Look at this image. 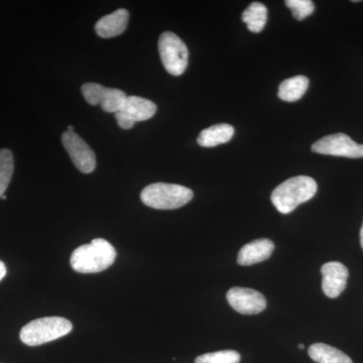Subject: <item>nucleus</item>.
Returning <instances> with one entry per match:
<instances>
[{"label":"nucleus","mask_w":363,"mask_h":363,"mask_svg":"<svg viewBox=\"0 0 363 363\" xmlns=\"http://www.w3.org/2000/svg\"><path fill=\"white\" fill-rule=\"evenodd\" d=\"M116 259V248L104 238L81 245L71 255V267L81 274H96L111 267Z\"/></svg>","instance_id":"nucleus-1"},{"label":"nucleus","mask_w":363,"mask_h":363,"mask_svg":"<svg viewBox=\"0 0 363 363\" xmlns=\"http://www.w3.org/2000/svg\"><path fill=\"white\" fill-rule=\"evenodd\" d=\"M317 183L308 176H297L289 179L272 193V202L281 214L293 212L303 203L311 200L317 193Z\"/></svg>","instance_id":"nucleus-2"},{"label":"nucleus","mask_w":363,"mask_h":363,"mask_svg":"<svg viewBox=\"0 0 363 363\" xmlns=\"http://www.w3.org/2000/svg\"><path fill=\"white\" fill-rule=\"evenodd\" d=\"M193 191L177 184L155 183L142 191L143 204L160 210H173L183 207L193 199Z\"/></svg>","instance_id":"nucleus-3"},{"label":"nucleus","mask_w":363,"mask_h":363,"mask_svg":"<svg viewBox=\"0 0 363 363\" xmlns=\"http://www.w3.org/2000/svg\"><path fill=\"white\" fill-rule=\"evenodd\" d=\"M72 329L73 325L65 318H40L23 326L20 337L26 345L39 346L66 336Z\"/></svg>","instance_id":"nucleus-4"},{"label":"nucleus","mask_w":363,"mask_h":363,"mask_svg":"<svg viewBox=\"0 0 363 363\" xmlns=\"http://www.w3.org/2000/svg\"><path fill=\"white\" fill-rule=\"evenodd\" d=\"M159 51L162 65L171 75L180 76L186 71L188 66V49L185 43L175 33H162L159 40Z\"/></svg>","instance_id":"nucleus-5"},{"label":"nucleus","mask_w":363,"mask_h":363,"mask_svg":"<svg viewBox=\"0 0 363 363\" xmlns=\"http://www.w3.org/2000/svg\"><path fill=\"white\" fill-rule=\"evenodd\" d=\"M312 150L317 154L327 156L350 157L359 159L363 157V145L351 140L345 133H335L325 136L312 145Z\"/></svg>","instance_id":"nucleus-6"},{"label":"nucleus","mask_w":363,"mask_h":363,"mask_svg":"<svg viewBox=\"0 0 363 363\" xmlns=\"http://www.w3.org/2000/svg\"><path fill=\"white\" fill-rule=\"evenodd\" d=\"M157 105L149 99L128 96L121 111L116 112L117 123L123 130H130L135 123L152 118L156 114Z\"/></svg>","instance_id":"nucleus-7"},{"label":"nucleus","mask_w":363,"mask_h":363,"mask_svg":"<svg viewBox=\"0 0 363 363\" xmlns=\"http://www.w3.org/2000/svg\"><path fill=\"white\" fill-rule=\"evenodd\" d=\"M62 143L79 171L84 174L94 171L96 157L82 138L74 131H66L62 135Z\"/></svg>","instance_id":"nucleus-8"},{"label":"nucleus","mask_w":363,"mask_h":363,"mask_svg":"<svg viewBox=\"0 0 363 363\" xmlns=\"http://www.w3.org/2000/svg\"><path fill=\"white\" fill-rule=\"evenodd\" d=\"M82 93L88 104H99L104 111L113 113L121 111L128 98L123 91L104 87L97 83H86L82 86Z\"/></svg>","instance_id":"nucleus-9"},{"label":"nucleus","mask_w":363,"mask_h":363,"mask_svg":"<svg viewBox=\"0 0 363 363\" xmlns=\"http://www.w3.org/2000/svg\"><path fill=\"white\" fill-rule=\"evenodd\" d=\"M229 305L243 315H255L264 311L267 300L262 293L252 289L233 286L226 295Z\"/></svg>","instance_id":"nucleus-10"},{"label":"nucleus","mask_w":363,"mask_h":363,"mask_svg":"<svg viewBox=\"0 0 363 363\" xmlns=\"http://www.w3.org/2000/svg\"><path fill=\"white\" fill-rule=\"evenodd\" d=\"M322 289L327 297L337 298L345 290L347 279L350 276L348 269L338 262H330L325 264L321 269Z\"/></svg>","instance_id":"nucleus-11"},{"label":"nucleus","mask_w":363,"mask_h":363,"mask_svg":"<svg viewBox=\"0 0 363 363\" xmlns=\"http://www.w3.org/2000/svg\"><path fill=\"white\" fill-rule=\"evenodd\" d=\"M274 250V243L267 238L253 240L241 247L238 255L240 266H252L269 259Z\"/></svg>","instance_id":"nucleus-12"},{"label":"nucleus","mask_w":363,"mask_h":363,"mask_svg":"<svg viewBox=\"0 0 363 363\" xmlns=\"http://www.w3.org/2000/svg\"><path fill=\"white\" fill-rule=\"evenodd\" d=\"M130 13L126 9H117L108 16L100 18L95 26L98 35L101 38H113L121 35L126 30Z\"/></svg>","instance_id":"nucleus-13"},{"label":"nucleus","mask_w":363,"mask_h":363,"mask_svg":"<svg viewBox=\"0 0 363 363\" xmlns=\"http://www.w3.org/2000/svg\"><path fill=\"white\" fill-rule=\"evenodd\" d=\"M233 135L234 128L230 124H215L202 130L198 136L197 142L203 147H214L228 143Z\"/></svg>","instance_id":"nucleus-14"},{"label":"nucleus","mask_w":363,"mask_h":363,"mask_svg":"<svg viewBox=\"0 0 363 363\" xmlns=\"http://www.w3.org/2000/svg\"><path fill=\"white\" fill-rule=\"evenodd\" d=\"M309 357L317 363H353L351 358L342 351L325 343L312 344Z\"/></svg>","instance_id":"nucleus-15"},{"label":"nucleus","mask_w":363,"mask_h":363,"mask_svg":"<svg viewBox=\"0 0 363 363\" xmlns=\"http://www.w3.org/2000/svg\"><path fill=\"white\" fill-rule=\"evenodd\" d=\"M309 88V79L305 76H295L286 79L279 87V99L286 102H295L304 96L306 91Z\"/></svg>","instance_id":"nucleus-16"},{"label":"nucleus","mask_w":363,"mask_h":363,"mask_svg":"<svg viewBox=\"0 0 363 363\" xmlns=\"http://www.w3.org/2000/svg\"><path fill=\"white\" fill-rule=\"evenodd\" d=\"M243 23L252 33H260L264 30L267 21V9L260 2H252L242 13Z\"/></svg>","instance_id":"nucleus-17"},{"label":"nucleus","mask_w":363,"mask_h":363,"mask_svg":"<svg viewBox=\"0 0 363 363\" xmlns=\"http://www.w3.org/2000/svg\"><path fill=\"white\" fill-rule=\"evenodd\" d=\"M14 171L13 152L9 149L0 150V198L6 193Z\"/></svg>","instance_id":"nucleus-18"},{"label":"nucleus","mask_w":363,"mask_h":363,"mask_svg":"<svg viewBox=\"0 0 363 363\" xmlns=\"http://www.w3.org/2000/svg\"><path fill=\"white\" fill-rule=\"evenodd\" d=\"M240 358L238 351L222 350L200 355L195 363H240Z\"/></svg>","instance_id":"nucleus-19"},{"label":"nucleus","mask_w":363,"mask_h":363,"mask_svg":"<svg viewBox=\"0 0 363 363\" xmlns=\"http://www.w3.org/2000/svg\"><path fill=\"white\" fill-rule=\"evenodd\" d=\"M285 4L292 11L293 16L297 21L304 20L315 11L314 2L311 0H286Z\"/></svg>","instance_id":"nucleus-20"},{"label":"nucleus","mask_w":363,"mask_h":363,"mask_svg":"<svg viewBox=\"0 0 363 363\" xmlns=\"http://www.w3.org/2000/svg\"><path fill=\"white\" fill-rule=\"evenodd\" d=\"M6 264H4V262L0 260V281H2V279L6 276Z\"/></svg>","instance_id":"nucleus-21"},{"label":"nucleus","mask_w":363,"mask_h":363,"mask_svg":"<svg viewBox=\"0 0 363 363\" xmlns=\"http://www.w3.org/2000/svg\"><path fill=\"white\" fill-rule=\"evenodd\" d=\"M360 245H362V247L363 250V224L362 227V230H360Z\"/></svg>","instance_id":"nucleus-22"},{"label":"nucleus","mask_w":363,"mask_h":363,"mask_svg":"<svg viewBox=\"0 0 363 363\" xmlns=\"http://www.w3.org/2000/svg\"><path fill=\"white\" fill-rule=\"evenodd\" d=\"M298 348H300V350H304V348H305L304 344H300V345H298Z\"/></svg>","instance_id":"nucleus-23"},{"label":"nucleus","mask_w":363,"mask_h":363,"mask_svg":"<svg viewBox=\"0 0 363 363\" xmlns=\"http://www.w3.org/2000/svg\"><path fill=\"white\" fill-rule=\"evenodd\" d=\"M68 131H74V128H73V126H72V125L68 126Z\"/></svg>","instance_id":"nucleus-24"}]
</instances>
